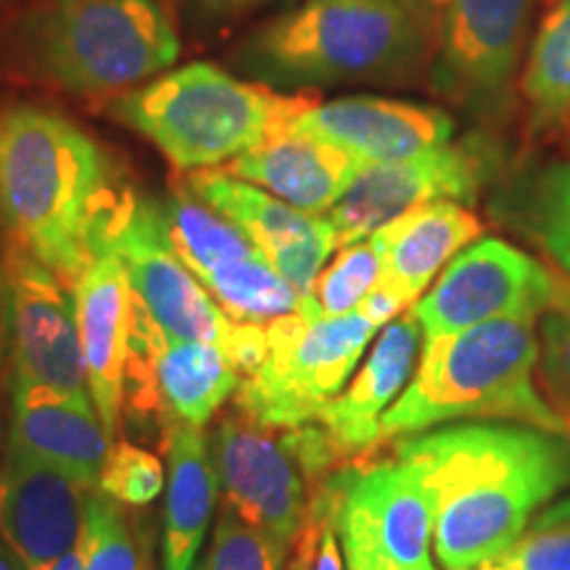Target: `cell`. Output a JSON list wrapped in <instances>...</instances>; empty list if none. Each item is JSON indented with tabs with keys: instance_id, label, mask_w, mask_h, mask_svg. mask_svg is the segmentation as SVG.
<instances>
[{
	"instance_id": "6da1fadb",
	"label": "cell",
	"mask_w": 570,
	"mask_h": 570,
	"mask_svg": "<svg viewBox=\"0 0 570 570\" xmlns=\"http://www.w3.org/2000/svg\"><path fill=\"white\" fill-rule=\"evenodd\" d=\"M396 462L425 491L441 566L475 570L570 487V436L533 425H454L404 439Z\"/></svg>"
},
{
	"instance_id": "7a4b0ae2",
	"label": "cell",
	"mask_w": 570,
	"mask_h": 570,
	"mask_svg": "<svg viewBox=\"0 0 570 570\" xmlns=\"http://www.w3.org/2000/svg\"><path fill=\"white\" fill-rule=\"evenodd\" d=\"M122 169L67 114L0 98V227L69 288L109 246Z\"/></svg>"
},
{
	"instance_id": "3957f363",
	"label": "cell",
	"mask_w": 570,
	"mask_h": 570,
	"mask_svg": "<svg viewBox=\"0 0 570 570\" xmlns=\"http://www.w3.org/2000/svg\"><path fill=\"white\" fill-rule=\"evenodd\" d=\"M436 30L423 0H306L248 32L230 63L281 92L407 85L431 69Z\"/></svg>"
},
{
	"instance_id": "277c9868",
	"label": "cell",
	"mask_w": 570,
	"mask_h": 570,
	"mask_svg": "<svg viewBox=\"0 0 570 570\" xmlns=\"http://www.w3.org/2000/svg\"><path fill=\"white\" fill-rule=\"evenodd\" d=\"M180 56L159 0H38L0 30V67L69 96L117 92Z\"/></svg>"
},
{
	"instance_id": "5b68a950",
	"label": "cell",
	"mask_w": 570,
	"mask_h": 570,
	"mask_svg": "<svg viewBox=\"0 0 570 570\" xmlns=\"http://www.w3.org/2000/svg\"><path fill=\"white\" fill-rule=\"evenodd\" d=\"M539 317H502L454 336L423 341L410 386L381 417V439L407 436L452 420H512L570 433L537 386Z\"/></svg>"
},
{
	"instance_id": "8992f818",
	"label": "cell",
	"mask_w": 570,
	"mask_h": 570,
	"mask_svg": "<svg viewBox=\"0 0 570 570\" xmlns=\"http://www.w3.org/2000/svg\"><path fill=\"white\" fill-rule=\"evenodd\" d=\"M302 92L240 82L198 61L114 96L106 114L151 140L183 173L214 169L259 146L294 117Z\"/></svg>"
},
{
	"instance_id": "52a82bcc",
	"label": "cell",
	"mask_w": 570,
	"mask_h": 570,
	"mask_svg": "<svg viewBox=\"0 0 570 570\" xmlns=\"http://www.w3.org/2000/svg\"><path fill=\"white\" fill-rule=\"evenodd\" d=\"M265 331L267 356L254 375L240 377L235 407L259 425L288 431L315 420L338 396L377 325L360 312L323 317L304 296L294 315L273 320Z\"/></svg>"
},
{
	"instance_id": "ba28073f",
	"label": "cell",
	"mask_w": 570,
	"mask_h": 570,
	"mask_svg": "<svg viewBox=\"0 0 570 570\" xmlns=\"http://www.w3.org/2000/svg\"><path fill=\"white\" fill-rule=\"evenodd\" d=\"M0 362L9 383L90 396L75 294L11 240L0 252Z\"/></svg>"
},
{
	"instance_id": "9c48e42d",
	"label": "cell",
	"mask_w": 570,
	"mask_h": 570,
	"mask_svg": "<svg viewBox=\"0 0 570 570\" xmlns=\"http://www.w3.org/2000/svg\"><path fill=\"white\" fill-rule=\"evenodd\" d=\"M497 164L494 146L479 135L446 142L412 159L365 164L352 188L327 214L336 248L367 240L391 219L417 206L473 204L494 175Z\"/></svg>"
},
{
	"instance_id": "30bf717a",
	"label": "cell",
	"mask_w": 570,
	"mask_h": 570,
	"mask_svg": "<svg viewBox=\"0 0 570 570\" xmlns=\"http://www.w3.org/2000/svg\"><path fill=\"white\" fill-rule=\"evenodd\" d=\"M325 489L346 570H417L431 562V504L402 462L346 470Z\"/></svg>"
},
{
	"instance_id": "8fae6325",
	"label": "cell",
	"mask_w": 570,
	"mask_h": 570,
	"mask_svg": "<svg viewBox=\"0 0 570 570\" xmlns=\"http://www.w3.org/2000/svg\"><path fill=\"white\" fill-rule=\"evenodd\" d=\"M531 13L533 0H446L428 69L433 90L473 114L502 111L529 42Z\"/></svg>"
},
{
	"instance_id": "7c38bea8",
	"label": "cell",
	"mask_w": 570,
	"mask_h": 570,
	"mask_svg": "<svg viewBox=\"0 0 570 570\" xmlns=\"http://www.w3.org/2000/svg\"><path fill=\"white\" fill-rule=\"evenodd\" d=\"M560 277L510 246L483 238L449 262L428 294L412 306L423 341L454 336L502 317H539L550 306Z\"/></svg>"
},
{
	"instance_id": "4fadbf2b",
	"label": "cell",
	"mask_w": 570,
	"mask_h": 570,
	"mask_svg": "<svg viewBox=\"0 0 570 570\" xmlns=\"http://www.w3.org/2000/svg\"><path fill=\"white\" fill-rule=\"evenodd\" d=\"M106 248L117 254L132 294L164 333L225 348L233 320L177 256L156 198L130 190L114 219Z\"/></svg>"
},
{
	"instance_id": "5bb4252c",
	"label": "cell",
	"mask_w": 570,
	"mask_h": 570,
	"mask_svg": "<svg viewBox=\"0 0 570 570\" xmlns=\"http://www.w3.org/2000/svg\"><path fill=\"white\" fill-rule=\"evenodd\" d=\"M209 449L227 508L283 547L296 541L309 508L302 468L275 428L238 410L219 420Z\"/></svg>"
},
{
	"instance_id": "9a60e30c",
	"label": "cell",
	"mask_w": 570,
	"mask_h": 570,
	"mask_svg": "<svg viewBox=\"0 0 570 570\" xmlns=\"http://www.w3.org/2000/svg\"><path fill=\"white\" fill-rule=\"evenodd\" d=\"M96 487L6 441L0 462V539L27 570H48L80 547Z\"/></svg>"
},
{
	"instance_id": "2e32d148",
	"label": "cell",
	"mask_w": 570,
	"mask_h": 570,
	"mask_svg": "<svg viewBox=\"0 0 570 570\" xmlns=\"http://www.w3.org/2000/svg\"><path fill=\"white\" fill-rule=\"evenodd\" d=\"M185 185L212 209L248 235L298 296H309L327 256L336 252V235L327 217L294 209L267 190L227 175L225 169H196L183 177Z\"/></svg>"
},
{
	"instance_id": "e0dca14e",
	"label": "cell",
	"mask_w": 570,
	"mask_h": 570,
	"mask_svg": "<svg viewBox=\"0 0 570 570\" xmlns=\"http://www.w3.org/2000/svg\"><path fill=\"white\" fill-rule=\"evenodd\" d=\"M285 125L317 135L362 164L412 159L446 146L454 135V119L436 106L377 96L315 101L304 92L296 114Z\"/></svg>"
},
{
	"instance_id": "ac0fdd59",
	"label": "cell",
	"mask_w": 570,
	"mask_h": 570,
	"mask_svg": "<svg viewBox=\"0 0 570 570\" xmlns=\"http://www.w3.org/2000/svg\"><path fill=\"white\" fill-rule=\"evenodd\" d=\"M71 294H75L90 399L111 444H117L135 317V294L117 254L111 248L98 254L75 283Z\"/></svg>"
},
{
	"instance_id": "d6986e66",
	"label": "cell",
	"mask_w": 570,
	"mask_h": 570,
	"mask_svg": "<svg viewBox=\"0 0 570 570\" xmlns=\"http://www.w3.org/2000/svg\"><path fill=\"white\" fill-rule=\"evenodd\" d=\"M362 167L360 159L317 135L281 125L259 146L227 161L225 173L320 217L344 198Z\"/></svg>"
},
{
	"instance_id": "ffe728a7",
	"label": "cell",
	"mask_w": 570,
	"mask_h": 570,
	"mask_svg": "<svg viewBox=\"0 0 570 570\" xmlns=\"http://www.w3.org/2000/svg\"><path fill=\"white\" fill-rule=\"evenodd\" d=\"M423 327L417 317L399 315L383 327L365 365L344 394L333 396L317 412L315 423L323 428L338 460L352 458L362 449L375 446L381 441V417L396 402L410 377L415 373Z\"/></svg>"
},
{
	"instance_id": "44dd1931",
	"label": "cell",
	"mask_w": 570,
	"mask_h": 570,
	"mask_svg": "<svg viewBox=\"0 0 570 570\" xmlns=\"http://www.w3.org/2000/svg\"><path fill=\"white\" fill-rule=\"evenodd\" d=\"M9 399L11 444L96 487L111 452V439L90 396L9 383Z\"/></svg>"
},
{
	"instance_id": "7402d4cb",
	"label": "cell",
	"mask_w": 570,
	"mask_h": 570,
	"mask_svg": "<svg viewBox=\"0 0 570 570\" xmlns=\"http://www.w3.org/2000/svg\"><path fill=\"white\" fill-rule=\"evenodd\" d=\"M481 233V219L462 204L439 202L417 206L370 235L381 254L377 283L386 285L407 304H415L441 267L452 262L462 248L475 244Z\"/></svg>"
},
{
	"instance_id": "603a6c76",
	"label": "cell",
	"mask_w": 570,
	"mask_h": 570,
	"mask_svg": "<svg viewBox=\"0 0 570 570\" xmlns=\"http://www.w3.org/2000/svg\"><path fill=\"white\" fill-rule=\"evenodd\" d=\"M169 487L164 508V570H194L198 547L209 525L217 473L202 428L177 425L167 441Z\"/></svg>"
},
{
	"instance_id": "cb8c5ba5",
	"label": "cell",
	"mask_w": 570,
	"mask_h": 570,
	"mask_svg": "<svg viewBox=\"0 0 570 570\" xmlns=\"http://www.w3.org/2000/svg\"><path fill=\"white\" fill-rule=\"evenodd\" d=\"M159 209L177 256L196 277L259 256V248L248 240V235L198 198L185 180L173 183L169 194L159 202Z\"/></svg>"
},
{
	"instance_id": "d4e9b609",
	"label": "cell",
	"mask_w": 570,
	"mask_h": 570,
	"mask_svg": "<svg viewBox=\"0 0 570 570\" xmlns=\"http://www.w3.org/2000/svg\"><path fill=\"white\" fill-rule=\"evenodd\" d=\"M520 96L533 132L570 122V0H558L541 19L520 77Z\"/></svg>"
},
{
	"instance_id": "484cf974",
	"label": "cell",
	"mask_w": 570,
	"mask_h": 570,
	"mask_svg": "<svg viewBox=\"0 0 570 570\" xmlns=\"http://www.w3.org/2000/svg\"><path fill=\"white\" fill-rule=\"evenodd\" d=\"M198 283L209 291V296L233 323L267 325L277 317L294 315L302 304L294 285L283 281L262 254L198 277Z\"/></svg>"
},
{
	"instance_id": "4316f807",
	"label": "cell",
	"mask_w": 570,
	"mask_h": 570,
	"mask_svg": "<svg viewBox=\"0 0 570 570\" xmlns=\"http://www.w3.org/2000/svg\"><path fill=\"white\" fill-rule=\"evenodd\" d=\"M381 281V254L373 240H356L338 248L336 259L317 275L309 302L323 317H341L356 312L370 291Z\"/></svg>"
},
{
	"instance_id": "83f0119b",
	"label": "cell",
	"mask_w": 570,
	"mask_h": 570,
	"mask_svg": "<svg viewBox=\"0 0 570 570\" xmlns=\"http://www.w3.org/2000/svg\"><path fill=\"white\" fill-rule=\"evenodd\" d=\"M475 570H570V497L539 512L508 550Z\"/></svg>"
},
{
	"instance_id": "f1b7e54d",
	"label": "cell",
	"mask_w": 570,
	"mask_h": 570,
	"mask_svg": "<svg viewBox=\"0 0 570 570\" xmlns=\"http://www.w3.org/2000/svg\"><path fill=\"white\" fill-rule=\"evenodd\" d=\"M85 570H140L138 541L117 499L92 491L82 531Z\"/></svg>"
},
{
	"instance_id": "f546056e",
	"label": "cell",
	"mask_w": 570,
	"mask_h": 570,
	"mask_svg": "<svg viewBox=\"0 0 570 570\" xmlns=\"http://www.w3.org/2000/svg\"><path fill=\"white\" fill-rule=\"evenodd\" d=\"M529 223L541 248L570 275V164H552L533 180Z\"/></svg>"
},
{
	"instance_id": "4dcf8cb0",
	"label": "cell",
	"mask_w": 570,
	"mask_h": 570,
	"mask_svg": "<svg viewBox=\"0 0 570 570\" xmlns=\"http://www.w3.org/2000/svg\"><path fill=\"white\" fill-rule=\"evenodd\" d=\"M541 317L539 375L544 396L570 425V275L560 277L554 298Z\"/></svg>"
},
{
	"instance_id": "1f68e13d",
	"label": "cell",
	"mask_w": 570,
	"mask_h": 570,
	"mask_svg": "<svg viewBox=\"0 0 570 570\" xmlns=\"http://www.w3.org/2000/svg\"><path fill=\"white\" fill-rule=\"evenodd\" d=\"M285 547L256 531L227 508L219 515L206 560L198 570H281Z\"/></svg>"
},
{
	"instance_id": "d6a6232c",
	"label": "cell",
	"mask_w": 570,
	"mask_h": 570,
	"mask_svg": "<svg viewBox=\"0 0 570 570\" xmlns=\"http://www.w3.org/2000/svg\"><path fill=\"white\" fill-rule=\"evenodd\" d=\"M98 487L104 494L130 508L151 504L164 489L161 460L146 449L119 441V444H111L109 458L98 475Z\"/></svg>"
},
{
	"instance_id": "836d02e7",
	"label": "cell",
	"mask_w": 570,
	"mask_h": 570,
	"mask_svg": "<svg viewBox=\"0 0 570 570\" xmlns=\"http://www.w3.org/2000/svg\"><path fill=\"white\" fill-rule=\"evenodd\" d=\"M309 554V570H346V562L341 558L336 518H333V502L327 489H323L315 502L306 510L304 529L298 539Z\"/></svg>"
},
{
	"instance_id": "e575fe53",
	"label": "cell",
	"mask_w": 570,
	"mask_h": 570,
	"mask_svg": "<svg viewBox=\"0 0 570 570\" xmlns=\"http://www.w3.org/2000/svg\"><path fill=\"white\" fill-rule=\"evenodd\" d=\"M407 302H404L402 296L394 294V291L386 288V285L377 283L373 291H370L365 302H362L360 306H356V312L360 315H365L370 323L373 325H389L391 320H396L399 315H402V309H407Z\"/></svg>"
},
{
	"instance_id": "d590c367",
	"label": "cell",
	"mask_w": 570,
	"mask_h": 570,
	"mask_svg": "<svg viewBox=\"0 0 570 570\" xmlns=\"http://www.w3.org/2000/svg\"><path fill=\"white\" fill-rule=\"evenodd\" d=\"M188 9L198 13V17L206 19H217V17H227V13L244 11L248 6L259 3V0H185Z\"/></svg>"
},
{
	"instance_id": "8d00e7d4",
	"label": "cell",
	"mask_w": 570,
	"mask_h": 570,
	"mask_svg": "<svg viewBox=\"0 0 570 570\" xmlns=\"http://www.w3.org/2000/svg\"><path fill=\"white\" fill-rule=\"evenodd\" d=\"M82 541V539H80ZM48 570H85V552H82V544L77 547V550H71L69 554H63L61 560H56L51 568Z\"/></svg>"
},
{
	"instance_id": "74e56055",
	"label": "cell",
	"mask_w": 570,
	"mask_h": 570,
	"mask_svg": "<svg viewBox=\"0 0 570 570\" xmlns=\"http://www.w3.org/2000/svg\"><path fill=\"white\" fill-rule=\"evenodd\" d=\"M0 570H27L3 539H0Z\"/></svg>"
},
{
	"instance_id": "f35d334b",
	"label": "cell",
	"mask_w": 570,
	"mask_h": 570,
	"mask_svg": "<svg viewBox=\"0 0 570 570\" xmlns=\"http://www.w3.org/2000/svg\"><path fill=\"white\" fill-rule=\"evenodd\" d=\"M288 570H309V554H306V547L302 541H296V554L294 560H291Z\"/></svg>"
},
{
	"instance_id": "ab89813d",
	"label": "cell",
	"mask_w": 570,
	"mask_h": 570,
	"mask_svg": "<svg viewBox=\"0 0 570 570\" xmlns=\"http://www.w3.org/2000/svg\"><path fill=\"white\" fill-rule=\"evenodd\" d=\"M3 452H6V446H3V420H0V462H3Z\"/></svg>"
},
{
	"instance_id": "60d3db41",
	"label": "cell",
	"mask_w": 570,
	"mask_h": 570,
	"mask_svg": "<svg viewBox=\"0 0 570 570\" xmlns=\"http://www.w3.org/2000/svg\"><path fill=\"white\" fill-rule=\"evenodd\" d=\"M417 570H436V568H433V562H428V566H423V568H417Z\"/></svg>"
},
{
	"instance_id": "b9f144b4",
	"label": "cell",
	"mask_w": 570,
	"mask_h": 570,
	"mask_svg": "<svg viewBox=\"0 0 570 570\" xmlns=\"http://www.w3.org/2000/svg\"><path fill=\"white\" fill-rule=\"evenodd\" d=\"M140 570H151V568H148V566H142V568H140Z\"/></svg>"
},
{
	"instance_id": "7bdbcfd3",
	"label": "cell",
	"mask_w": 570,
	"mask_h": 570,
	"mask_svg": "<svg viewBox=\"0 0 570 570\" xmlns=\"http://www.w3.org/2000/svg\"><path fill=\"white\" fill-rule=\"evenodd\" d=\"M3 3H9V0H0V6H3Z\"/></svg>"
},
{
	"instance_id": "ee69618b",
	"label": "cell",
	"mask_w": 570,
	"mask_h": 570,
	"mask_svg": "<svg viewBox=\"0 0 570 570\" xmlns=\"http://www.w3.org/2000/svg\"><path fill=\"white\" fill-rule=\"evenodd\" d=\"M196 570H198V568H196Z\"/></svg>"
}]
</instances>
